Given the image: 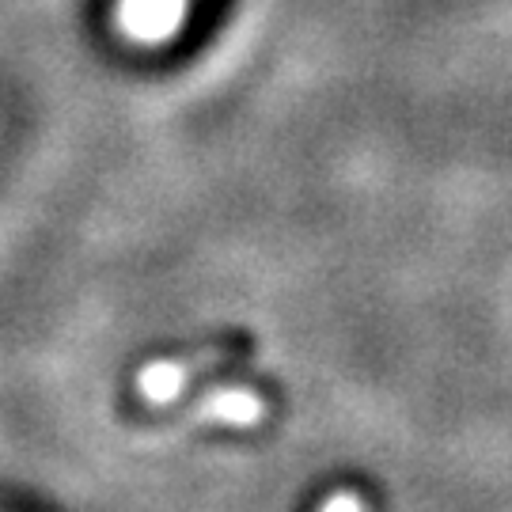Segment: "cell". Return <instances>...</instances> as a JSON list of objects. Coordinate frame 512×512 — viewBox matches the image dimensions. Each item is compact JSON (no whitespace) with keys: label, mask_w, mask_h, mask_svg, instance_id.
Returning <instances> with one entry per match:
<instances>
[{"label":"cell","mask_w":512,"mask_h":512,"mask_svg":"<svg viewBox=\"0 0 512 512\" xmlns=\"http://www.w3.org/2000/svg\"><path fill=\"white\" fill-rule=\"evenodd\" d=\"M190 0H118L114 23L133 46H164L183 31Z\"/></svg>","instance_id":"cell-1"},{"label":"cell","mask_w":512,"mask_h":512,"mask_svg":"<svg viewBox=\"0 0 512 512\" xmlns=\"http://www.w3.org/2000/svg\"><path fill=\"white\" fill-rule=\"evenodd\" d=\"M179 387H183V372L175 365H167V361L148 365L145 376H141V395L148 403H171L179 395Z\"/></svg>","instance_id":"cell-2"},{"label":"cell","mask_w":512,"mask_h":512,"mask_svg":"<svg viewBox=\"0 0 512 512\" xmlns=\"http://www.w3.org/2000/svg\"><path fill=\"white\" fill-rule=\"evenodd\" d=\"M258 399H251L247 391H232V395H220L217 403H213V414L220 421H232V425H251L258 418Z\"/></svg>","instance_id":"cell-3"},{"label":"cell","mask_w":512,"mask_h":512,"mask_svg":"<svg viewBox=\"0 0 512 512\" xmlns=\"http://www.w3.org/2000/svg\"><path fill=\"white\" fill-rule=\"evenodd\" d=\"M323 512H361V505H357L353 497H334V501H330Z\"/></svg>","instance_id":"cell-4"}]
</instances>
